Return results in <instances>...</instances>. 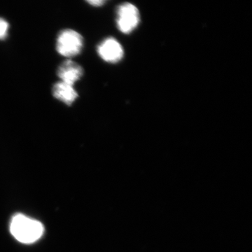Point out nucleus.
I'll return each instance as SVG.
<instances>
[{"label": "nucleus", "mask_w": 252, "mask_h": 252, "mask_svg": "<svg viewBox=\"0 0 252 252\" xmlns=\"http://www.w3.org/2000/svg\"><path fill=\"white\" fill-rule=\"evenodd\" d=\"M10 231L20 243L31 244L41 238L44 233V227L39 220L17 214L11 220Z\"/></svg>", "instance_id": "nucleus-1"}, {"label": "nucleus", "mask_w": 252, "mask_h": 252, "mask_svg": "<svg viewBox=\"0 0 252 252\" xmlns=\"http://www.w3.org/2000/svg\"><path fill=\"white\" fill-rule=\"evenodd\" d=\"M84 44V38L79 32L66 29L61 31L58 36L56 49L61 56L72 58L81 54Z\"/></svg>", "instance_id": "nucleus-2"}, {"label": "nucleus", "mask_w": 252, "mask_h": 252, "mask_svg": "<svg viewBox=\"0 0 252 252\" xmlns=\"http://www.w3.org/2000/svg\"><path fill=\"white\" fill-rule=\"evenodd\" d=\"M117 26L125 34L132 32L140 23V12L135 5L130 3L121 4L117 9Z\"/></svg>", "instance_id": "nucleus-3"}, {"label": "nucleus", "mask_w": 252, "mask_h": 252, "mask_svg": "<svg viewBox=\"0 0 252 252\" xmlns=\"http://www.w3.org/2000/svg\"><path fill=\"white\" fill-rule=\"evenodd\" d=\"M99 57L105 62L116 63L122 61L124 51L120 43L114 38H107L97 46Z\"/></svg>", "instance_id": "nucleus-4"}, {"label": "nucleus", "mask_w": 252, "mask_h": 252, "mask_svg": "<svg viewBox=\"0 0 252 252\" xmlns=\"http://www.w3.org/2000/svg\"><path fill=\"white\" fill-rule=\"evenodd\" d=\"M84 69L78 63L67 60L58 68L57 75L61 81L74 86L84 75Z\"/></svg>", "instance_id": "nucleus-5"}, {"label": "nucleus", "mask_w": 252, "mask_h": 252, "mask_svg": "<svg viewBox=\"0 0 252 252\" xmlns=\"http://www.w3.org/2000/svg\"><path fill=\"white\" fill-rule=\"evenodd\" d=\"M52 94L55 98L68 106H71L79 97L73 86L59 81L53 86Z\"/></svg>", "instance_id": "nucleus-6"}, {"label": "nucleus", "mask_w": 252, "mask_h": 252, "mask_svg": "<svg viewBox=\"0 0 252 252\" xmlns=\"http://www.w3.org/2000/svg\"><path fill=\"white\" fill-rule=\"evenodd\" d=\"M9 29V23L4 18H0V40L6 39Z\"/></svg>", "instance_id": "nucleus-7"}, {"label": "nucleus", "mask_w": 252, "mask_h": 252, "mask_svg": "<svg viewBox=\"0 0 252 252\" xmlns=\"http://www.w3.org/2000/svg\"><path fill=\"white\" fill-rule=\"evenodd\" d=\"M87 2L89 4L92 5V6H102L106 1H103V0H92V1H88Z\"/></svg>", "instance_id": "nucleus-8"}]
</instances>
